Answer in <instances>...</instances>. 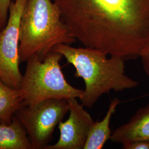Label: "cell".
Here are the masks:
<instances>
[{
    "label": "cell",
    "instance_id": "3957f363",
    "mask_svg": "<svg viewBox=\"0 0 149 149\" xmlns=\"http://www.w3.org/2000/svg\"><path fill=\"white\" fill-rule=\"evenodd\" d=\"M76 42L53 0H28L19 26L20 61L43 59L55 46Z\"/></svg>",
    "mask_w": 149,
    "mask_h": 149
},
{
    "label": "cell",
    "instance_id": "8992f818",
    "mask_svg": "<svg viewBox=\"0 0 149 149\" xmlns=\"http://www.w3.org/2000/svg\"><path fill=\"white\" fill-rule=\"evenodd\" d=\"M28 0H15L9 8L5 27L0 29V80L19 90L22 75L19 70V26Z\"/></svg>",
    "mask_w": 149,
    "mask_h": 149
},
{
    "label": "cell",
    "instance_id": "ba28073f",
    "mask_svg": "<svg viewBox=\"0 0 149 149\" xmlns=\"http://www.w3.org/2000/svg\"><path fill=\"white\" fill-rule=\"evenodd\" d=\"M110 140L122 145L137 140H149V104L139 109L128 122L116 128Z\"/></svg>",
    "mask_w": 149,
    "mask_h": 149
},
{
    "label": "cell",
    "instance_id": "6da1fadb",
    "mask_svg": "<svg viewBox=\"0 0 149 149\" xmlns=\"http://www.w3.org/2000/svg\"><path fill=\"white\" fill-rule=\"evenodd\" d=\"M72 36L86 47L125 60L149 44V0H53Z\"/></svg>",
    "mask_w": 149,
    "mask_h": 149
},
{
    "label": "cell",
    "instance_id": "7c38bea8",
    "mask_svg": "<svg viewBox=\"0 0 149 149\" xmlns=\"http://www.w3.org/2000/svg\"><path fill=\"white\" fill-rule=\"evenodd\" d=\"M15 0H0V29L5 27L11 3Z\"/></svg>",
    "mask_w": 149,
    "mask_h": 149
},
{
    "label": "cell",
    "instance_id": "4fadbf2b",
    "mask_svg": "<svg viewBox=\"0 0 149 149\" xmlns=\"http://www.w3.org/2000/svg\"><path fill=\"white\" fill-rule=\"evenodd\" d=\"M123 149H149V140H137L122 145Z\"/></svg>",
    "mask_w": 149,
    "mask_h": 149
},
{
    "label": "cell",
    "instance_id": "5b68a950",
    "mask_svg": "<svg viewBox=\"0 0 149 149\" xmlns=\"http://www.w3.org/2000/svg\"><path fill=\"white\" fill-rule=\"evenodd\" d=\"M69 112L66 99H49L32 106H24L15 113L25 128L32 149H45L55 129Z\"/></svg>",
    "mask_w": 149,
    "mask_h": 149
},
{
    "label": "cell",
    "instance_id": "30bf717a",
    "mask_svg": "<svg viewBox=\"0 0 149 149\" xmlns=\"http://www.w3.org/2000/svg\"><path fill=\"white\" fill-rule=\"evenodd\" d=\"M0 149H32L27 132L15 115L10 124H0Z\"/></svg>",
    "mask_w": 149,
    "mask_h": 149
},
{
    "label": "cell",
    "instance_id": "9a60e30c",
    "mask_svg": "<svg viewBox=\"0 0 149 149\" xmlns=\"http://www.w3.org/2000/svg\"></svg>",
    "mask_w": 149,
    "mask_h": 149
},
{
    "label": "cell",
    "instance_id": "8fae6325",
    "mask_svg": "<svg viewBox=\"0 0 149 149\" xmlns=\"http://www.w3.org/2000/svg\"><path fill=\"white\" fill-rule=\"evenodd\" d=\"M23 107L19 90L0 80V124H10L15 113Z\"/></svg>",
    "mask_w": 149,
    "mask_h": 149
},
{
    "label": "cell",
    "instance_id": "9c48e42d",
    "mask_svg": "<svg viewBox=\"0 0 149 149\" xmlns=\"http://www.w3.org/2000/svg\"><path fill=\"white\" fill-rule=\"evenodd\" d=\"M120 101L116 98L111 101L104 118L93 124L91 128L84 149H102L110 140L112 132L110 128L113 115L116 113Z\"/></svg>",
    "mask_w": 149,
    "mask_h": 149
},
{
    "label": "cell",
    "instance_id": "52a82bcc",
    "mask_svg": "<svg viewBox=\"0 0 149 149\" xmlns=\"http://www.w3.org/2000/svg\"><path fill=\"white\" fill-rule=\"evenodd\" d=\"M69 104V116L58 125L60 136L53 145L45 149H84L91 128L95 120L84 105L76 98L67 100Z\"/></svg>",
    "mask_w": 149,
    "mask_h": 149
},
{
    "label": "cell",
    "instance_id": "277c9868",
    "mask_svg": "<svg viewBox=\"0 0 149 149\" xmlns=\"http://www.w3.org/2000/svg\"><path fill=\"white\" fill-rule=\"evenodd\" d=\"M63 55L51 51L43 58L32 57L27 61L19 88L24 106H32L49 99L80 98L84 90L66 80L60 64Z\"/></svg>",
    "mask_w": 149,
    "mask_h": 149
},
{
    "label": "cell",
    "instance_id": "7a4b0ae2",
    "mask_svg": "<svg viewBox=\"0 0 149 149\" xmlns=\"http://www.w3.org/2000/svg\"><path fill=\"white\" fill-rule=\"evenodd\" d=\"M61 54L75 69L74 76L81 78L85 89L81 103L92 108L102 95L111 91L121 92L136 87L139 83L126 74L125 60L109 56L101 50L74 48L70 44H59L52 49Z\"/></svg>",
    "mask_w": 149,
    "mask_h": 149
},
{
    "label": "cell",
    "instance_id": "5bb4252c",
    "mask_svg": "<svg viewBox=\"0 0 149 149\" xmlns=\"http://www.w3.org/2000/svg\"><path fill=\"white\" fill-rule=\"evenodd\" d=\"M139 58L145 74L149 77V44L141 52Z\"/></svg>",
    "mask_w": 149,
    "mask_h": 149
}]
</instances>
